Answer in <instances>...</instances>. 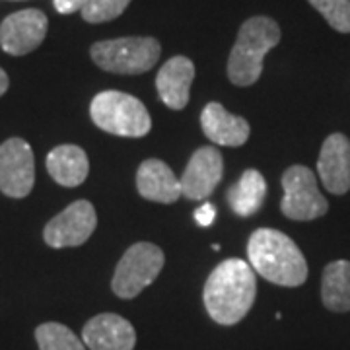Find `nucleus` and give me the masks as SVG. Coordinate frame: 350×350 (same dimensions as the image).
Wrapping results in <instances>:
<instances>
[{
  "label": "nucleus",
  "mask_w": 350,
  "mask_h": 350,
  "mask_svg": "<svg viewBox=\"0 0 350 350\" xmlns=\"http://www.w3.org/2000/svg\"><path fill=\"white\" fill-rule=\"evenodd\" d=\"M257 296V278L250 262L226 259L211 276L202 290L204 308L218 325H236L250 310Z\"/></svg>",
  "instance_id": "nucleus-1"
},
{
  "label": "nucleus",
  "mask_w": 350,
  "mask_h": 350,
  "mask_svg": "<svg viewBox=\"0 0 350 350\" xmlns=\"http://www.w3.org/2000/svg\"><path fill=\"white\" fill-rule=\"evenodd\" d=\"M247 259L253 271L278 286L296 288L308 280V262L300 247L286 234L261 228L247 243Z\"/></svg>",
  "instance_id": "nucleus-2"
},
{
  "label": "nucleus",
  "mask_w": 350,
  "mask_h": 350,
  "mask_svg": "<svg viewBox=\"0 0 350 350\" xmlns=\"http://www.w3.org/2000/svg\"><path fill=\"white\" fill-rule=\"evenodd\" d=\"M280 41V27L273 18L255 16L239 27L236 45L228 59V78L236 86H251L259 80L267 53Z\"/></svg>",
  "instance_id": "nucleus-3"
},
{
  "label": "nucleus",
  "mask_w": 350,
  "mask_h": 350,
  "mask_svg": "<svg viewBox=\"0 0 350 350\" xmlns=\"http://www.w3.org/2000/svg\"><path fill=\"white\" fill-rule=\"evenodd\" d=\"M90 115L96 126L115 137H146L152 129V119L144 103L125 92L107 90L100 92L90 105Z\"/></svg>",
  "instance_id": "nucleus-4"
},
{
  "label": "nucleus",
  "mask_w": 350,
  "mask_h": 350,
  "mask_svg": "<svg viewBox=\"0 0 350 350\" xmlns=\"http://www.w3.org/2000/svg\"><path fill=\"white\" fill-rule=\"evenodd\" d=\"M162 47L154 38H119L92 45V61L113 75H142L154 68Z\"/></svg>",
  "instance_id": "nucleus-5"
},
{
  "label": "nucleus",
  "mask_w": 350,
  "mask_h": 350,
  "mask_svg": "<svg viewBox=\"0 0 350 350\" xmlns=\"http://www.w3.org/2000/svg\"><path fill=\"white\" fill-rule=\"evenodd\" d=\"M163 262L165 255L158 245L148 241L131 245L121 257V261L117 262L111 280L113 292L123 300L137 298L144 288L150 286L158 278V275L162 273Z\"/></svg>",
  "instance_id": "nucleus-6"
},
{
  "label": "nucleus",
  "mask_w": 350,
  "mask_h": 350,
  "mask_svg": "<svg viewBox=\"0 0 350 350\" xmlns=\"http://www.w3.org/2000/svg\"><path fill=\"white\" fill-rule=\"evenodd\" d=\"M284 197L280 211L296 222L317 220L329 211V202L317 187V177L306 165H292L282 174Z\"/></svg>",
  "instance_id": "nucleus-7"
},
{
  "label": "nucleus",
  "mask_w": 350,
  "mask_h": 350,
  "mask_svg": "<svg viewBox=\"0 0 350 350\" xmlns=\"http://www.w3.org/2000/svg\"><path fill=\"white\" fill-rule=\"evenodd\" d=\"M36 183L33 150L24 138H8L0 144V191L10 199H24Z\"/></svg>",
  "instance_id": "nucleus-8"
},
{
  "label": "nucleus",
  "mask_w": 350,
  "mask_h": 350,
  "mask_svg": "<svg viewBox=\"0 0 350 350\" xmlns=\"http://www.w3.org/2000/svg\"><path fill=\"white\" fill-rule=\"evenodd\" d=\"M98 226L96 208L90 200H75L57 214L43 230V239L53 250L78 247L86 243Z\"/></svg>",
  "instance_id": "nucleus-9"
},
{
  "label": "nucleus",
  "mask_w": 350,
  "mask_h": 350,
  "mask_svg": "<svg viewBox=\"0 0 350 350\" xmlns=\"http://www.w3.org/2000/svg\"><path fill=\"white\" fill-rule=\"evenodd\" d=\"M47 16L38 8L10 14L0 24V47L8 55L22 57L36 51L47 36Z\"/></svg>",
  "instance_id": "nucleus-10"
},
{
  "label": "nucleus",
  "mask_w": 350,
  "mask_h": 350,
  "mask_svg": "<svg viewBox=\"0 0 350 350\" xmlns=\"http://www.w3.org/2000/svg\"><path fill=\"white\" fill-rule=\"evenodd\" d=\"M224 160L222 154L213 146H202L189 160L181 175V193L189 200H206L222 181Z\"/></svg>",
  "instance_id": "nucleus-11"
},
{
  "label": "nucleus",
  "mask_w": 350,
  "mask_h": 350,
  "mask_svg": "<svg viewBox=\"0 0 350 350\" xmlns=\"http://www.w3.org/2000/svg\"><path fill=\"white\" fill-rule=\"evenodd\" d=\"M82 342L90 350H135L137 333L125 317L117 313H100L84 325Z\"/></svg>",
  "instance_id": "nucleus-12"
},
{
  "label": "nucleus",
  "mask_w": 350,
  "mask_h": 350,
  "mask_svg": "<svg viewBox=\"0 0 350 350\" xmlns=\"http://www.w3.org/2000/svg\"><path fill=\"white\" fill-rule=\"evenodd\" d=\"M321 183L333 195L350 191V140L342 133H333L323 140L317 160Z\"/></svg>",
  "instance_id": "nucleus-13"
},
{
  "label": "nucleus",
  "mask_w": 350,
  "mask_h": 350,
  "mask_svg": "<svg viewBox=\"0 0 350 350\" xmlns=\"http://www.w3.org/2000/svg\"><path fill=\"white\" fill-rule=\"evenodd\" d=\"M195 78V64L187 57H174L160 68L156 76V88L160 100L170 109H183L189 103L191 84Z\"/></svg>",
  "instance_id": "nucleus-14"
},
{
  "label": "nucleus",
  "mask_w": 350,
  "mask_h": 350,
  "mask_svg": "<svg viewBox=\"0 0 350 350\" xmlns=\"http://www.w3.org/2000/svg\"><path fill=\"white\" fill-rule=\"evenodd\" d=\"M137 189L140 197L154 202L172 204L179 200L181 193V181L175 177L172 167L162 160H144L137 172Z\"/></svg>",
  "instance_id": "nucleus-15"
},
{
  "label": "nucleus",
  "mask_w": 350,
  "mask_h": 350,
  "mask_svg": "<svg viewBox=\"0 0 350 350\" xmlns=\"http://www.w3.org/2000/svg\"><path fill=\"white\" fill-rule=\"evenodd\" d=\"M200 126L206 138L220 146H241L247 142L251 133L250 123L243 117L228 113L216 101H211L204 107L200 115Z\"/></svg>",
  "instance_id": "nucleus-16"
},
{
  "label": "nucleus",
  "mask_w": 350,
  "mask_h": 350,
  "mask_svg": "<svg viewBox=\"0 0 350 350\" xmlns=\"http://www.w3.org/2000/svg\"><path fill=\"white\" fill-rule=\"evenodd\" d=\"M47 172L63 187H78L90 172L88 154L76 144H61L47 156Z\"/></svg>",
  "instance_id": "nucleus-17"
},
{
  "label": "nucleus",
  "mask_w": 350,
  "mask_h": 350,
  "mask_svg": "<svg viewBox=\"0 0 350 350\" xmlns=\"http://www.w3.org/2000/svg\"><path fill=\"white\" fill-rule=\"evenodd\" d=\"M267 197V181L257 170H247L239 177L238 183H234L226 193V200L232 208V213L238 216H253L259 213Z\"/></svg>",
  "instance_id": "nucleus-18"
},
{
  "label": "nucleus",
  "mask_w": 350,
  "mask_h": 350,
  "mask_svg": "<svg viewBox=\"0 0 350 350\" xmlns=\"http://www.w3.org/2000/svg\"><path fill=\"white\" fill-rule=\"evenodd\" d=\"M321 301L329 312H350V261H333L323 269Z\"/></svg>",
  "instance_id": "nucleus-19"
},
{
  "label": "nucleus",
  "mask_w": 350,
  "mask_h": 350,
  "mask_svg": "<svg viewBox=\"0 0 350 350\" xmlns=\"http://www.w3.org/2000/svg\"><path fill=\"white\" fill-rule=\"evenodd\" d=\"M39 350H86V345L63 323H43L36 329Z\"/></svg>",
  "instance_id": "nucleus-20"
},
{
  "label": "nucleus",
  "mask_w": 350,
  "mask_h": 350,
  "mask_svg": "<svg viewBox=\"0 0 350 350\" xmlns=\"http://www.w3.org/2000/svg\"><path fill=\"white\" fill-rule=\"evenodd\" d=\"M310 4L335 31L350 33V0H310Z\"/></svg>",
  "instance_id": "nucleus-21"
},
{
  "label": "nucleus",
  "mask_w": 350,
  "mask_h": 350,
  "mask_svg": "<svg viewBox=\"0 0 350 350\" xmlns=\"http://www.w3.org/2000/svg\"><path fill=\"white\" fill-rule=\"evenodd\" d=\"M129 4L131 0H88L80 14L90 24H103L119 18Z\"/></svg>",
  "instance_id": "nucleus-22"
},
{
  "label": "nucleus",
  "mask_w": 350,
  "mask_h": 350,
  "mask_svg": "<svg viewBox=\"0 0 350 350\" xmlns=\"http://www.w3.org/2000/svg\"><path fill=\"white\" fill-rule=\"evenodd\" d=\"M195 220H197V224L204 226V228L213 226V222L216 220V208H214V204L202 202L199 208L195 211Z\"/></svg>",
  "instance_id": "nucleus-23"
},
{
  "label": "nucleus",
  "mask_w": 350,
  "mask_h": 350,
  "mask_svg": "<svg viewBox=\"0 0 350 350\" xmlns=\"http://www.w3.org/2000/svg\"><path fill=\"white\" fill-rule=\"evenodd\" d=\"M86 2L88 0H53V4H55V8H57L59 14L82 12Z\"/></svg>",
  "instance_id": "nucleus-24"
},
{
  "label": "nucleus",
  "mask_w": 350,
  "mask_h": 350,
  "mask_svg": "<svg viewBox=\"0 0 350 350\" xmlns=\"http://www.w3.org/2000/svg\"><path fill=\"white\" fill-rule=\"evenodd\" d=\"M8 84H10L8 82V75L0 68V96H4V92L8 90Z\"/></svg>",
  "instance_id": "nucleus-25"
}]
</instances>
